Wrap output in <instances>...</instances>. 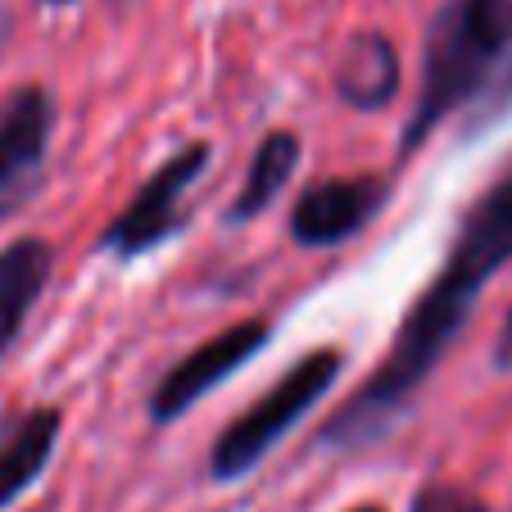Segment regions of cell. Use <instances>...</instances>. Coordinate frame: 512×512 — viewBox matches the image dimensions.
Here are the masks:
<instances>
[{
    "instance_id": "5b68a950",
    "label": "cell",
    "mask_w": 512,
    "mask_h": 512,
    "mask_svg": "<svg viewBox=\"0 0 512 512\" xmlns=\"http://www.w3.org/2000/svg\"><path fill=\"white\" fill-rule=\"evenodd\" d=\"M50 136H55V96L41 82H23L0 105V223H10L37 200L46 182Z\"/></svg>"
},
{
    "instance_id": "3957f363",
    "label": "cell",
    "mask_w": 512,
    "mask_h": 512,
    "mask_svg": "<svg viewBox=\"0 0 512 512\" xmlns=\"http://www.w3.org/2000/svg\"><path fill=\"white\" fill-rule=\"evenodd\" d=\"M345 372V354L340 349H309V354L286 368L241 417L223 426L218 445L209 454V476L213 481H241L250 476L272 449L290 435V426H300L313 413V404L327 399V390Z\"/></svg>"
},
{
    "instance_id": "30bf717a",
    "label": "cell",
    "mask_w": 512,
    "mask_h": 512,
    "mask_svg": "<svg viewBox=\"0 0 512 512\" xmlns=\"http://www.w3.org/2000/svg\"><path fill=\"white\" fill-rule=\"evenodd\" d=\"M59 426H64L59 408H32L0 435V512L41 481V472L55 458Z\"/></svg>"
},
{
    "instance_id": "9a60e30c",
    "label": "cell",
    "mask_w": 512,
    "mask_h": 512,
    "mask_svg": "<svg viewBox=\"0 0 512 512\" xmlns=\"http://www.w3.org/2000/svg\"><path fill=\"white\" fill-rule=\"evenodd\" d=\"M349 512H386L381 503H358V508H349Z\"/></svg>"
},
{
    "instance_id": "7a4b0ae2",
    "label": "cell",
    "mask_w": 512,
    "mask_h": 512,
    "mask_svg": "<svg viewBox=\"0 0 512 512\" xmlns=\"http://www.w3.org/2000/svg\"><path fill=\"white\" fill-rule=\"evenodd\" d=\"M512 64V0H445L431 19L422 50V87L399 136V150L413 155L422 141L458 114L463 105L481 100L490 87H503Z\"/></svg>"
},
{
    "instance_id": "9c48e42d",
    "label": "cell",
    "mask_w": 512,
    "mask_h": 512,
    "mask_svg": "<svg viewBox=\"0 0 512 512\" xmlns=\"http://www.w3.org/2000/svg\"><path fill=\"white\" fill-rule=\"evenodd\" d=\"M336 96L358 114H377L399 96V50L386 32L349 37L336 64Z\"/></svg>"
},
{
    "instance_id": "e0dca14e",
    "label": "cell",
    "mask_w": 512,
    "mask_h": 512,
    "mask_svg": "<svg viewBox=\"0 0 512 512\" xmlns=\"http://www.w3.org/2000/svg\"><path fill=\"white\" fill-rule=\"evenodd\" d=\"M118 5H132V0H118Z\"/></svg>"
},
{
    "instance_id": "ba28073f",
    "label": "cell",
    "mask_w": 512,
    "mask_h": 512,
    "mask_svg": "<svg viewBox=\"0 0 512 512\" xmlns=\"http://www.w3.org/2000/svg\"><path fill=\"white\" fill-rule=\"evenodd\" d=\"M50 272H55V250L41 236H19L0 250V358L23 336L32 309L50 286Z\"/></svg>"
},
{
    "instance_id": "8fae6325",
    "label": "cell",
    "mask_w": 512,
    "mask_h": 512,
    "mask_svg": "<svg viewBox=\"0 0 512 512\" xmlns=\"http://www.w3.org/2000/svg\"><path fill=\"white\" fill-rule=\"evenodd\" d=\"M295 168H300V136L295 132H268L263 136L259 150H254V159H250V168H245L241 191H236L232 209H227V223L245 227V223H254L259 213H268L272 204H277V195L290 186Z\"/></svg>"
},
{
    "instance_id": "5bb4252c",
    "label": "cell",
    "mask_w": 512,
    "mask_h": 512,
    "mask_svg": "<svg viewBox=\"0 0 512 512\" xmlns=\"http://www.w3.org/2000/svg\"><path fill=\"white\" fill-rule=\"evenodd\" d=\"M10 32H14V19H10V10L0 5V55H5V41H10Z\"/></svg>"
},
{
    "instance_id": "8992f818",
    "label": "cell",
    "mask_w": 512,
    "mask_h": 512,
    "mask_svg": "<svg viewBox=\"0 0 512 512\" xmlns=\"http://www.w3.org/2000/svg\"><path fill=\"white\" fill-rule=\"evenodd\" d=\"M268 340H272L268 318H245L236 327L218 331L213 340H204V345H195L186 358H177L173 368L164 372V381L155 386V395H150V422L155 426L182 422L209 390L232 381L254 354H263Z\"/></svg>"
},
{
    "instance_id": "52a82bcc",
    "label": "cell",
    "mask_w": 512,
    "mask_h": 512,
    "mask_svg": "<svg viewBox=\"0 0 512 512\" xmlns=\"http://www.w3.org/2000/svg\"><path fill=\"white\" fill-rule=\"evenodd\" d=\"M390 204L386 177H318L290 209V241L300 250H336L363 236Z\"/></svg>"
},
{
    "instance_id": "7c38bea8",
    "label": "cell",
    "mask_w": 512,
    "mask_h": 512,
    "mask_svg": "<svg viewBox=\"0 0 512 512\" xmlns=\"http://www.w3.org/2000/svg\"><path fill=\"white\" fill-rule=\"evenodd\" d=\"M408 512H490V503L481 494H472L467 485L454 481H426L422 490L413 494Z\"/></svg>"
},
{
    "instance_id": "6da1fadb",
    "label": "cell",
    "mask_w": 512,
    "mask_h": 512,
    "mask_svg": "<svg viewBox=\"0 0 512 512\" xmlns=\"http://www.w3.org/2000/svg\"><path fill=\"white\" fill-rule=\"evenodd\" d=\"M512 263V168L485 186V195L467 209L458 236L445 254V268L404 313L386 358L363 386L349 395L340 413L327 417L322 445L327 449H363L408 413L413 395L431 381L445 354L467 331L485 286Z\"/></svg>"
},
{
    "instance_id": "2e32d148",
    "label": "cell",
    "mask_w": 512,
    "mask_h": 512,
    "mask_svg": "<svg viewBox=\"0 0 512 512\" xmlns=\"http://www.w3.org/2000/svg\"><path fill=\"white\" fill-rule=\"evenodd\" d=\"M41 5H50V10H64V5H73V0H41Z\"/></svg>"
},
{
    "instance_id": "277c9868",
    "label": "cell",
    "mask_w": 512,
    "mask_h": 512,
    "mask_svg": "<svg viewBox=\"0 0 512 512\" xmlns=\"http://www.w3.org/2000/svg\"><path fill=\"white\" fill-rule=\"evenodd\" d=\"M209 164H213L209 141H191V145H182V150H173V155L141 182V191L127 200V209L100 232L96 254L132 263V259H141V254L159 250L164 241H173L186 227L182 200L191 195V186L209 173Z\"/></svg>"
},
{
    "instance_id": "4fadbf2b",
    "label": "cell",
    "mask_w": 512,
    "mask_h": 512,
    "mask_svg": "<svg viewBox=\"0 0 512 512\" xmlns=\"http://www.w3.org/2000/svg\"><path fill=\"white\" fill-rule=\"evenodd\" d=\"M490 363H494V372H512V309H508V318H503L499 340H494Z\"/></svg>"
}]
</instances>
